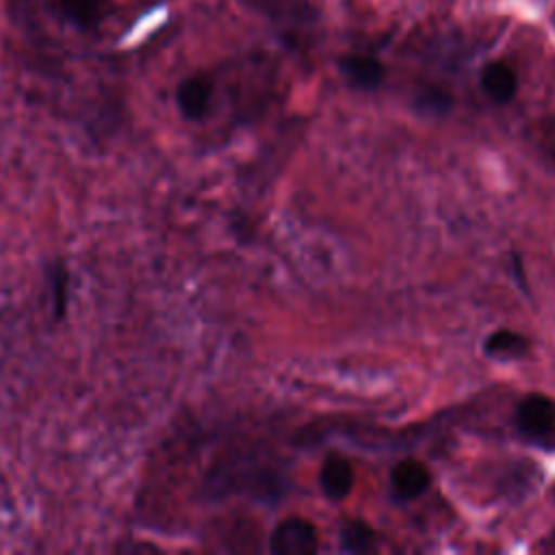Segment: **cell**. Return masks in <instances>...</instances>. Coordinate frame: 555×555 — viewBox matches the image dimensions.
<instances>
[{
    "label": "cell",
    "instance_id": "30bf717a",
    "mask_svg": "<svg viewBox=\"0 0 555 555\" xmlns=\"http://www.w3.org/2000/svg\"><path fill=\"white\" fill-rule=\"evenodd\" d=\"M340 542L345 551L351 553H366L375 544L373 529L362 520H349L340 527Z\"/></svg>",
    "mask_w": 555,
    "mask_h": 555
},
{
    "label": "cell",
    "instance_id": "6da1fadb",
    "mask_svg": "<svg viewBox=\"0 0 555 555\" xmlns=\"http://www.w3.org/2000/svg\"><path fill=\"white\" fill-rule=\"evenodd\" d=\"M518 434L544 451H555V399L531 392L518 405L514 414Z\"/></svg>",
    "mask_w": 555,
    "mask_h": 555
},
{
    "label": "cell",
    "instance_id": "5b68a950",
    "mask_svg": "<svg viewBox=\"0 0 555 555\" xmlns=\"http://www.w3.org/2000/svg\"><path fill=\"white\" fill-rule=\"evenodd\" d=\"M479 85L486 91V95L499 104L509 102L516 95L518 89V78L516 72L501 61L488 63L481 74H479Z\"/></svg>",
    "mask_w": 555,
    "mask_h": 555
},
{
    "label": "cell",
    "instance_id": "7a4b0ae2",
    "mask_svg": "<svg viewBox=\"0 0 555 555\" xmlns=\"http://www.w3.org/2000/svg\"><path fill=\"white\" fill-rule=\"evenodd\" d=\"M269 548L273 555H312L319 548L317 529L306 518L282 520L271 533Z\"/></svg>",
    "mask_w": 555,
    "mask_h": 555
},
{
    "label": "cell",
    "instance_id": "8fae6325",
    "mask_svg": "<svg viewBox=\"0 0 555 555\" xmlns=\"http://www.w3.org/2000/svg\"><path fill=\"white\" fill-rule=\"evenodd\" d=\"M416 104L425 111V113H444L451 106V95L442 89H425L418 98Z\"/></svg>",
    "mask_w": 555,
    "mask_h": 555
},
{
    "label": "cell",
    "instance_id": "8992f818",
    "mask_svg": "<svg viewBox=\"0 0 555 555\" xmlns=\"http://www.w3.org/2000/svg\"><path fill=\"white\" fill-rule=\"evenodd\" d=\"M321 490L327 499L340 501L353 490V468L351 464L340 455L325 457L321 473H319Z\"/></svg>",
    "mask_w": 555,
    "mask_h": 555
},
{
    "label": "cell",
    "instance_id": "52a82bcc",
    "mask_svg": "<svg viewBox=\"0 0 555 555\" xmlns=\"http://www.w3.org/2000/svg\"><path fill=\"white\" fill-rule=\"evenodd\" d=\"M338 69L347 78V82L353 85L356 89H375L386 74L384 65L377 59L364 56V54L343 56L338 63Z\"/></svg>",
    "mask_w": 555,
    "mask_h": 555
},
{
    "label": "cell",
    "instance_id": "9c48e42d",
    "mask_svg": "<svg viewBox=\"0 0 555 555\" xmlns=\"http://www.w3.org/2000/svg\"><path fill=\"white\" fill-rule=\"evenodd\" d=\"M108 0H61V13L80 28H93L104 20Z\"/></svg>",
    "mask_w": 555,
    "mask_h": 555
},
{
    "label": "cell",
    "instance_id": "ba28073f",
    "mask_svg": "<svg viewBox=\"0 0 555 555\" xmlns=\"http://www.w3.org/2000/svg\"><path fill=\"white\" fill-rule=\"evenodd\" d=\"M483 351L490 358H499V360H516L522 358L529 351V340L512 330H496L492 332L486 343H483Z\"/></svg>",
    "mask_w": 555,
    "mask_h": 555
},
{
    "label": "cell",
    "instance_id": "277c9868",
    "mask_svg": "<svg viewBox=\"0 0 555 555\" xmlns=\"http://www.w3.org/2000/svg\"><path fill=\"white\" fill-rule=\"evenodd\" d=\"M210 98H212V82L206 76H189L176 89L178 111L191 121L202 119L208 113Z\"/></svg>",
    "mask_w": 555,
    "mask_h": 555
},
{
    "label": "cell",
    "instance_id": "7c38bea8",
    "mask_svg": "<svg viewBox=\"0 0 555 555\" xmlns=\"http://www.w3.org/2000/svg\"><path fill=\"white\" fill-rule=\"evenodd\" d=\"M546 152H548V156L555 160V124H553V128H551L548 134H546Z\"/></svg>",
    "mask_w": 555,
    "mask_h": 555
},
{
    "label": "cell",
    "instance_id": "3957f363",
    "mask_svg": "<svg viewBox=\"0 0 555 555\" xmlns=\"http://www.w3.org/2000/svg\"><path fill=\"white\" fill-rule=\"evenodd\" d=\"M431 483L429 468L414 457L399 460L390 470V488L392 494L401 501H412L421 496Z\"/></svg>",
    "mask_w": 555,
    "mask_h": 555
}]
</instances>
